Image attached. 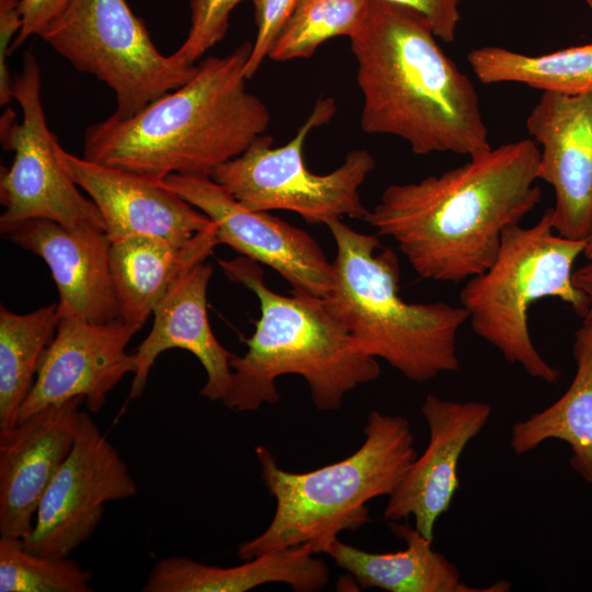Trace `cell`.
Returning a JSON list of instances; mask_svg holds the SVG:
<instances>
[{"label": "cell", "instance_id": "cell-1", "mask_svg": "<svg viewBox=\"0 0 592 592\" xmlns=\"http://www.w3.org/2000/svg\"><path fill=\"white\" fill-rule=\"evenodd\" d=\"M532 138L469 157L419 182L387 186L364 221L391 238L422 278L460 282L494 262L503 231L540 201Z\"/></svg>", "mask_w": 592, "mask_h": 592}, {"label": "cell", "instance_id": "cell-2", "mask_svg": "<svg viewBox=\"0 0 592 592\" xmlns=\"http://www.w3.org/2000/svg\"><path fill=\"white\" fill-rule=\"evenodd\" d=\"M420 11L369 0L351 35L361 128L403 139L415 155L475 156L491 148L469 78L444 54Z\"/></svg>", "mask_w": 592, "mask_h": 592}, {"label": "cell", "instance_id": "cell-3", "mask_svg": "<svg viewBox=\"0 0 592 592\" xmlns=\"http://www.w3.org/2000/svg\"><path fill=\"white\" fill-rule=\"evenodd\" d=\"M251 48L246 42L204 58L190 80L135 115L90 125L82 157L158 182L171 174L210 177L271 122L267 106L246 86Z\"/></svg>", "mask_w": 592, "mask_h": 592}, {"label": "cell", "instance_id": "cell-4", "mask_svg": "<svg viewBox=\"0 0 592 592\" xmlns=\"http://www.w3.org/2000/svg\"><path fill=\"white\" fill-rule=\"evenodd\" d=\"M218 263L230 281L253 292L260 305L254 332L244 340L247 352L230 360V388L221 400L228 409L255 411L276 403V378L295 374L307 382L318 410H337L346 392L378 378L377 360L357 348L322 298L275 293L259 263L247 257Z\"/></svg>", "mask_w": 592, "mask_h": 592}, {"label": "cell", "instance_id": "cell-5", "mask_svg": "<svg viewBox=\"0 0 592 592\" xmlns=\"http://www.w3.org/2000/svg\"><path fill=\"white\" fill-rule=\"evenodd\" d=\"M326 226L335 258L332 284L322 299L357 348L414 383L457 371V334L468 321L467 310L444 301H405L392 250L382 249L377 236L355 231L341 219Z\"/></svg>", "mask_w": 592, "mask_h": 592}, {"label": "cell", "instance_id": "cell-6", "mask_svg": "<svg viewBox=\"0 0 592 592\" xmlns=\"http://www.w3.org/2000/svg\"><path fill=\"white\" fill-rule=\"evenodd\" d=\"M364 433L363 444L352 455L307 473L284 470L267 447H255L261 478L276 506L266 530L239 545L240 560L301 545L320 554L340 532L356 531L367 523L366 503L389 497L417 453L405 417L374 410Z\"/></svg>", "mask_w": 592, "mask_h": 592}, {"label": "cell", "instance_id": "cell-7", "mask_svg": "<svg viewBox=\"0 0 592 592\" xmlns=\"http://www.w3.org/2000/svg\"><path fill=\"white\" fill-rule=\"evenodd\" d=\"M585 243L558 235L548 208L531 227H508L494 262L468 278L459 293L474 332L506 362L547 384H556L560 373L535 348L528 310L535 301L555 297L585 317L589 298L572 282L573 264Z\"/></svg>", "mask_w": 592, "mask_h": 592}, {"label": "cell", "instance_id": "cell-8", "mask_svg": "<svg viewBox=\"0 0 592 592\" xmlns=\"http://www.w3.org/2000/svg\"><path fill=\"white\" fill-rule=\"evenodd\" d=\"M335 111L332 98H320L289 141L273 147V138L264 134L210 178L250 210H288L310 225L326 226L344 216L365 220L369 209L362 203L360 189L376 166L373 155L353 149L326 174L311 172L304 159L308 135L327 124Z\"/></svg>", "mask_w": 592, "mask_h": 592}, {"label": "cell", "instance_id": "cell-9", "mask_svg": "<svg viewBox=\"0 0 592 592\" xmlns=\"http://www.w3.org/2000/svg\"><path fill=\"white\" fill-rule=\"evenodd\" d=\"M41 37L75 69L114 92L117 118L181 87L197 68L161 54L126 0H71Z\"/></svg>", "mask_w": 592, "mask_h": 592}, {"label": "cell", "instance_id": "cell-10", "mask_svg": "<svg viewBox=\"0 0 592 592\" xmlns=\"http://www.w3.org/2000/svg\"><path fill=\"white\" fill-rule=\"evenodd\" d=\"M41 67L31 49L22 70L13 76L12 95L22 110V122L5 111L1 117V141L13 152L9 168L1 167L0 232L34 218L54 220L67 229L86 226L104 229L102 216L66 170L57 138L48 128L42 104Z\"/></svg>", "mask_w": 592, "mask_h": 592}, {"label": "cell", "instance_id": "cell-11", "mask_svg": "<svg viewBox=\"0 0 592 592\" xmlns=\"http://www.w3.org/2000/svg\"><path fill=\"white\" fill-rule=\"evenodd\" d=\"M137 491L119 452L81 411L72 448L45 490L23 545L37 555L69 557L96 530L104 503Z\"/></svg>", "mask_w": 592, "mask_h": 592}, {"label": "cell", "instance_id": "cell-12", "mask_svg": "<svg viewBox=\"0 0 592 592\" xmlns=\"http://www.w3.org/2000/svg\"><path fill=\"white\" fill-rule=\"evenodd\" d=\"M162 183L203 212L215 225L218 243L270 266L291 292L325 298L332 284V262L305 230L250 210L210 177L171 174Z\"/></svg>", "mask_w": 592, "mask_h": 592}, {"label": "cell", "instance_id": "cell-13", "mask_svg": "<svg viewBox=\"0 0 592 592\" xmlns=\"http://www.w3.org/2000/svg\"><path fill=\"white\" fill-rule=\"evenodd\" d=\"M137 332L121 318L100 323L79 315H60L18 421L76 397L84 399L90 412H99L107 395L135 372V354L126 348Z\"/></svg>", "mask_w": 592, "mask_h": 592}, {"label": "cell", "instance_id": "cell-14", "mask_svg": "<svg viewBox=\"0 0 592 592\" xmlns=\"http://www.w3.org/2000/svg\"><path fill=\"white\" fill-rule=\"evenodd\" d=\"M526 129L540 146L537 180L555 191L554 230L587 241L592 235V93L543 92Z\"/></svg>", "mask_w": 592, "mask_h": 592}, {"label": "cell", "instance_id": "cell-15", "mask_svg": "<svg viewBox=\"0 0 592 592\" xmlns=\"http://www.w3.org/2000/svg\"><path fill=\"white\" fill-rule=\"evenodd\" d=\"M421 412L429 443L389 496L383 515L386 521L412 516L414 527L433 540L435 524L449 509L459 486V459L488 423L492 409L482 401H453L430 394Z\"/></svg>", "mask_w": 592, "mask_h": 592}, {"label": "cell", "instance_id": "cell-16", "mask_svg": "<svg viewBox=\"0 0 592 592\" xmlns=\"http://www.w3.org/2000/svg\"><path fill=\"white\" fill-rule=\"evenodd\" d=\"M82 397L42 408L0 429V536L24 538L41 499L69 455Z\"/></svg>", "mask_w": 592, "mask_h": 592}, {"label": "cell", "instance_id": "cell-17", "mask_svg": "<svg viewBox=\"0 0 592 592\" xmlns=\"http://www.w3.org/2000/svg\"><path fill=\"white\" fill-rule=\"evenodd\" d=\"M60 159L98 207L111 242L133 236L183 242L213 225L162 181L92 162L64 148Z\"/></svg>", "mask_w": 592, "mask_h": 592}, {"label": "cell", "instance_id": "cell-18", "mask_svg": "<svg viewBox=\"0 0 592 592\" xmlns=\"http://www.w3.org/2000/svg\"><path fill=\"white\" fill-rule=\"evenodd\" d=\"M14 244L44 260L56 284L58 314L92 322L119 318L110 264L111 240L104 229H67L45 218L25 220L5 234Z\"/></svg>", "mask_w": 592, "mask_h": 592}, {"label": "cell", "instance_id": "cell-19", "mask_svg": "<svg viewBox=\"0 0 592 592\" xmlns=\"http://www.w3.org/2000/svg\"><path fill=\"white\" fill-rule=\"evenodd\" d=\"M213 266L201 262L184 273L155 307L153 325L134 351L136 368L128 400L140 397L157 357L170 349L191 352L202 364L206 382L200 395L221 401L231 383L234 356L215 337L208 320L207 289Z\"/></svg>", "mask_w": 592, "mask_h": 592}, {"label": "cell", "instance_id": "cell-20", "mask_svg": "<svg viewBox=\"0 0 592 592\" xmlns=\"http://www.w3.org/2000/svg\"><path fill=\"white\" fill-rule=\"evenodd\" d=\"M217 244L214 224L183 242L148 236L112 241L110 264L119 318L139 331L173 284Z\"/></svg>", "mask_w": 592, "mask_h": 592}, {"label": "cell", "instance_id": "cell-21", "mask_svg": "<svg viewBox=\"0 0 592 592\" xmlns=\"http://www.w3.org/2000/svg\"><path fill=\"white\" fill-rule=\"evenodd\" d=\"M389 528L406 543L396 553H369L333 538L326 546L340 568L350 572L363 589L389 592H506L511 583L500 580L487 588L463 582L457 567L432 547V540L408 523L388 521Z\"/></svg>", "mask_w": 592, "mask_h": 592}, {"label": "cell", "instance_id": "cell-22", "mask_svg": "<svg viewBox=\"0 0 592 592\" xmlns=\"http://www.w3.org/2000/svg\"><path fill=\"white\" fill-rule=\"evenodd\" d=\"M309 545L267 553L241 565L221 568L172 556L159 560L143 587L144 592H246L270 582L288 584L299 592H315L329 581L327 565L314 557Z\"/></svg>", "mask_w": 592, "mask_h": 592}, {"label": "cell", "instance_id": "cell-23", "mask_svg": "<svg viewBox=\"0 0 592 592\" xmlns=\"http://www.w3.org/2000/svg\"><path fill=\"white\" fill-rule=\"evenodd\" d=\"M573 357L577 368L565 394L554 403L511 429V447L516 455L531 452L548 440L571 448V466L592 483V323L583 320L576 331Z\"/></svg>", "mask_w": 592, "mask_h": 592}, {"label": "cell", "instance_id": "cell-24", "mask_svg": "<svg viewBox=\"0 0 592 592\" xmlns=\"http://www.w3.org/2000/svg\"><path fill=\"white\" fill-rule=\"evenodd\" d=\"M467 60L485 84L516 82L543 92L592 93V41L537 56L486 46L471 49Z\"/></svg>", "mask_w": 592, "mask_h": 592}, {"label": "cell", "instance_id": "cell-25", "mask_svg": "<svg viewBox=\"0 0 592 592\" xmlns=\"http://www.w3.org/2000/svg\"><path fill=\"white\" fill-rule=\"evenodd\" d=\"M59 321L57 304L27 314L0 306V429L18 422L42 358Z\"/></svg>", "mask_w": 592, "mask_h": 592}, {"label": "cell", "instance_id": "cell-26", "mask_svg": "<svg viewBox=\"0 0 592 592\" xmlns=\"http://www.w3.org/2000/svg\"><path fill=\"white\" fill-rule=\"evenodd\" d=\"M369 0H299L269 54L274 61L309 58L325 42L349 38L358 27Z\"/></svg>", "mask_w": 592, "mask_h": 592}, {"label": "cell", "instance_id": "cell-27", "mask_svg": "<svg viewBox=\"0 0 592 592\" xmlns=\"http://www.w3.org/2000/svg\"><path fill=\"white\" fill-rule=\"evenodd\" d=\"M91 578L69 557L37 555L22 538L0 536L1 592H91Z\"/></svg>", "mask_w": 592, "mask_h": 592}, {"label": "cell", "instance_id": "cell-28", "mask_svg": "<svg viewBox=\"0 0 592 592\" xmlns=\"http://www.w3.org/2000/svg\"><path fill=\"white\" fill-rule=\"evenodd\" d=\"M242 0H190L191 23L187 35L173 53L181 60L195 65L201 57L221 42L229 27V16Z\"/></svg>", "mask_w": 592, "mask_h": 592}, {"label": "cell", "instance_id": "cell-29", "mask_svg": "<svg viewBox=\"0 0 592 592\" xmlns=\"http://www.w3.org/2000/svg\"><path fill=\"white\" fill-rule=\"evenodd\" d=\"M254 7L257 34L244 67L250 79L269 57L272 45L296 9L299 0H251Z\"/></svg>", "mask_w": 592, "mask_h": 592}, {"label": "cell", "instance_id": "cell-30", "mask_svg": "<svg viewBox=\"0 0 592 592\" xmlns=\"http://www.w3.org/2000/svg\"><path fill=\"white\" fill-rule=\"evenodd\" d=\"M20 0H0V105H7L13 100L12 83L7 58L11 54L10 44L22 27Z\"/></svg>", "mask_w": 592, "mask_h": 592}, {"label": "cell", "instance_id": "cell-31", "mask_svg": "<svg viewBox=\"0 0 592 592\" xmlns=\"http://www.w3.org/2000/svg\"><path fill=\"white\" fill-rule=\"evenodd\" d=\"M71 0H20L22 27L11 45L12 50L22 46L30 37L41 36Z\"/></svg>", "mask_w": 592, "mask_h": 592}, {"label": "cell", "instance_id": "cell-32", "mask_svg": "<svg viewBox=\"0 0 592 592\" xmlns=\"http://www.w3.org/2000/svg\"><path fill=\"white\" fill-rule=\"evenodd\" d=\"M411 7L426 16L439 39L455 41L460 20V0H388Z\"/></svg>", "mask_w": 592, "mask_h": 592}, {"label": "cell", "instance_id": "cell-33", "mask_svg": "<svg viewBox=\"0 0 592 592\" xmlns=\"http://www.w3.org/2000/svg\"><path fill=\"white\" fill-rule=\"evenodd\" d=\"M572 282L589 298V309L583 320L592 323V260H589L585 265L573 271Z\"/></svg>", "mask_w": 592, "mask_h": 592}, {"label": "cell", "instance_id": "cell-34", "mask_svg": "<svg viewBox=\"0 0 592 592\" xmlns=\"http://www.w3.org/2000/svg\"><path fill=\"white\" fill-rule=\"evenodd\" d=\"M583 254L585 255V258L589 260H592V235L591 237L587 240V243H585V248H584V251H583Z\"/></svg>", "mask_w": 592, "mask_h": 592}, {"label": "cell", "instance_id": "cell-35", "mask_svg": "<svg viewBox=\"0 0 592 592\" xmlns=\"http://www.w3.org/2000/svg\"><path fill=\"white\" fill-rule=\"evenodd\" d=\"M592 10V0H584Z\"/></svg>", "mask_w": 592, "mask_h": 592}]
</instances>
